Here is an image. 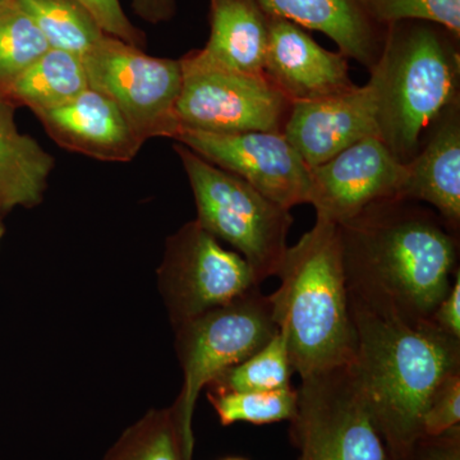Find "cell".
Segmentation results:
<instances>
[{"label":"cell","instance_id":"6da1fadb","mask_svg":"<svg viewBox=\"0 0 460 460\" xmlns=\"http://www.w3.org/2000/svg\"><path fill=\"white\" fill-rule=\"evenodd\" d=\"M338 229L352 298L413 323L431 320L459 270V234L436 211L386 199Z\"/></svg>","mask_w":460,"mask_h":460},{"label":"cell","instance_id":"7a4b0ae2","mask_svg":"<svg viewBox=\"0 0 460 460\" xmlns=\"http://www.w3.org/2000/svg\"><path fill=\"white\" fill-rule=\"evenodd\" d=\"M357 335L353 366L393 460H408L422 438L429 402L460 374V339L431 320L408 321L349 296Z\"/></svg>","mask_w":460,"mask_h":460},{"label":"cell","instance_id":"3957f363","mask_svg":"<svg viewBox=\"0 0 460 460\" xmlns=\"http://www.w3.org/2000/svg\"><path fill=\"white\" fill-rule=\"evenodd\" d=\"M277 277L280 286L269 302L293 371L305 377L352 365L357 335L338 224L316 215L313 229L288 247Z\"/></svg>","mask_w":460,"mask_h":460},{"label":"cell","instance_id":"277c9868","mask_svg":"<svg viewBox=\"0 0 460 460\" xmlns=\"http://www.w3.org/2000/svg\"><path fill=\"white\" fill-rule=\"evenodd\" d=\"M459 40L428 21L387 26L368 84L376 102L378 137L402 164L416 155L438 117L460 104Z\"/></svg>","mask_w":460,"mask_h":460},{"label":"cell","instance_id":"5b68a950","mask_svg":"<svg viewBox=\"0 0 460 460\" xmlns=\"http://www.w3.org/2000/svg\"><path fill=\"white\" fill-rule=\"evenodd\" d=\"M186 171L199 226L243 257L256 283L277 277L293 224L290 210L265 198L246 181L206 162L184 145H174Z\"/></svg>","mask_w":460,"mask_h":460},{"label":"cell","instance_id":"8992f818","mask_svg":"<svg viewBox=\"0 0 460 460\" xmlns=\"http://www.w3.org/2000/svg\"><path fill=\"white\" fill-rule=\"evenodd\" d=\"M175 352L183 385L172 410L190 447L199 396L224 371L252 356L279 332L269 296L260 288L175 326Z\"/></svg>","mask_w":460,"mask_h":460},{"label":"cell","instance_id":"52a82bcc","mask_svg":"<svg viewBox=\"0 0 460 460\" xmlns=\"http://www.w3.org/2000/svg\"><path fill=\"white\" fill-rule=\"evenodd\" d=\"M301 378L290 420L299 460H393L353 363Z\"/></svg>","mask_w":460,"mask_h":460},{"label":"cell","instance_id":"ba28073f","mask_svg":"<svg viewBox=\"0 0 460 460\" xmlns=\"http://www.w3.org/2000/svg\"><path fill=\"white\" fill-rule=\"evenodd\" d=\"M180 60L183 71L177 102L180 131L283 133L292 102L268 75L222 68L204 59L199 50Z\"/></svg>","mask_w":460,"mask_h":460},{"label":"cell","instance_id":"9c48e42d","mask_svg":"<svg viewBox=\"0 0 460 460\" xmlns=\"http://www.w3.org/2000/svg\"><path fill=\"white\" fill-rule=\"evenodd\" d=\"M81 59L91 89L113 100L144 144L178 135L177 102L183 81L180 59L148 56L109 35Z\"/></svg>","mask_w":460,"mask_h":460},{"label":"cell","instance_id":"30bf717a","mask_svg":"<svg viewBox=\"0 0 460 460\" xmlns=\"http://www.w3.org/2000/svg\"><path fill=\"white\" fill-rule=\"evenodd\" d=\"M157 287L172 329L260 288L250 265L198 220L166 239Z\"/></svg>","mask_w":460,"mask_h":460},{"label":"cell","instance_id":"8fae6325","mask_svg":"<svg viewBox=\"0 0 460 460\" xmlns=\"http://www.w3.org/2000/svg\"><path fill=\"white\" fill-rule=\"evenodd\" d=\"M172 140L288 210L310 204L311 168L281 132L217 135L181 129Z\"/></svg>","mask_w":460,"mask_h":460},{"label":"cell","instance_id":"7c38bea8","mask_svg":"<svg viewBox=\"0 0 460 460\" xmlns=\"http://www.w3.org/2000/svg\"><path fill=\"white\" fill-rule=\"evenodd\" d=\"M405 165L377 136L363 138L311 168L310 205L341 224L377 202L401 199Z\"/></svg>","mask_w":460,"mask_h":460},{"label":"cell","instance_id":"4fadbf2b","mask_svg":"<svg viewBox=\"0 0 460 460\" xmlns=\"http://www.w3.org/2000/svg\"><path fill=\"white\" fill-rule=\"evenodd\" d=\"M263 72L292 104L332 98L357 86L344 54L323 49L302 27L284 18L269 20Z\"/></svg>","mask_w":460,"mask_h":460},{"label":"cell","instance_id":"5bb4252c","mask_svg":"<svg viewBox=\"0 0 460 460\" xmlns=\"http://www.w3.org/2000/svg\"><path fill=\"white\" fill-rule=\"evenodd\" d=\"M283 135L310 168L323 164L363 138L378 137L376 102L370 84L332 98L295 102Z\"/></svg>","mask_w":460,"mask_h":460},{"label":"cell","instance_id":"9a60e30c","mask_svg":"<svg viewBox=\"0 0 460 460\" xmlns=\"http://www.w3.org/2000/svg\"><path fill=\"white\" fill-rule=\"evenodd\" d=\"M35 115L60 147L100 162H131L144 145L113 100L91 87Z\"/></svg>","mask_w":460,"mask_h":460},{"label":"cell","instance_id":"2e32d148","mask_svg":"<svg viewBox=\"0 0 460 460\" xmlns=\"http://www.w3.org/2000/svg\"><path fill=\"white\" fill-rule=\"evenodd\" d=\"M404 165L401 199L432 206L445 226L459 234L460 104L438 117Z\"/></svg>","mask_w":460,"mask_h":460},{"label":"cell","instance_id":"e0dca14e","mask_svg":"<svg viewBox=\"0 0 460 460\" xmlns=\"http://www.w3.org/2000/svg\"><path fill=\"white\" fill-rule=\"evenodd\" d=\"M268 16L284 18L302 29L329 36L348 59L368 71L385 44L386 27L378 25L361 0H256Z\"/></svg>","mask_w":460,"mask_h":460},{"label":"cell","instance_id":"ac0fdd59","mask_svg":"<svg viewBox=\"0 0 460 460\" xmlns=\"http://www.w3.org/2000/svg\"><path fill=\"white\" fill-rule=\"evenodd\" d=\"M269 20L256 0H210V38L199 56L230 71L265 74Z\"/></svg>","mask_w":460,"mask_h":460},{"label":"cell","instance_id":"d6986e66","mask_svg":"<svg viewBox=\"0 0 460 460\" xmlns=\"http://www.w3.org/2000/svg\"><path fill=\"white\" fill-rule=\"evenodd\" d=\"M56 159L18 131L14 108L0 100V213L41 204Z\"/></svg>","mask_w":460,"mask_h":460},{"label":"cell","instance_id":"ffe728a7","mask_svg":"<svg viewBox=\"0 0 460 460\" xmlns=\"http://www.w3.org/2000/svg\"><path fill=\"white\" fill-rule=\"evenodd\" d=\"M89 87L80 57L49 49L3 91L0 100L36 114L71 102Z\"/></svg>","mask_w":460,"mask_h":460},{"label":"cell","instance_id":"44dd1931","mask_svg":"<svg viewBox=\"0 0 460 460\" xmlns=\"http://www.w3.org/2000/svg\"><path fill=\"white\" fill-rule=\"evenodd\" d=\"M17 3L32 18L50 49L83 58L107 36L77 0H17Z\"/></svg>","mask_w":460,"mask_h":460},{"label":"cell","instance_id":"7402d4cb","mask_svg":"<svg viewBox=\"0 0 460 460\" xmlns=\"http://www.w3.org/2000/svg\"><path fill=\"white\" fill-rule=\"evenodd\" d=\"M172 407L151 410L129 426L104 460H193Z\"/></svg>","mask_w":460,"mask_h":460},{"label":"cell","instance_id":"603a6c76","mask_svg":"<svg viewBox=\"0 0 460 460\" xmlns=\"http://www.w3.org/2000/svg\"><path fill=\"white\" fill-rule=\"evenodd\" d=\"M293 374L287 339L279 332L252 356L224 371L208 387L228 392H272L292 385Z\"/></svg>","mask_w":460,"mask_h":460},{"label":"cell","instance_id":"cb8c5ba5","mask_svg":"<svg viewBox=\"0 0 460 460\" xmlns=\"http://www.w3.org/2000/svg\"><path fill=\"white\" fill-rule=\"evenodd\" d=\"M49 49L47 39L17 0H5L0 7V95Z\"/></svg>","mask_w":460,"mask_h":460},{"label":"cell","instance_id":"d4e9b609","mask_svg":"<svg viewBox=\"0 0 460 460\" xmlns=\"http://www.w3.org/2000/svg\"><path fill=\"white\" fill-rule=\"evenodd\" d=\"M208 399L223 426L237 422L269 425L295 419L298 389L293 385L272 392L208 389Z\"/></svg>","mask_w":460,"mask_h":460},{"label":"cell","instance_id":"484cf974","mask_svg":"<svg viewBox=\"0 0 460 460\" xmlns=\"http://www.w3.org/2000/svg\"><path fill=\"white\" fill-rule=\"evenodd\" d=\"M361 3L372 20L386 29L399 21H428L460 38V0H361Z\"/></svg>","mask_w":460,"mask_h":460},{"label":"cell","instance_id":"4316f807","mask_svg":"<svg viewBox=\"0 0 460 460\" xmlns=\"http://www.w3.org/2000/svg\"><path fill=\"white\" fill-rule=\"evenodd\" d=\"M460 425V374L447 378L429 402L422 419V436L443 435Z\"/></svg>","mask_w":460,"mask_h":460},{"label":"cell","instance_id":"83f0119b","mask_svg":"<svg viewBox=\"0 0 460 460\" xmlns=\"http://www.w3.org/2000/svg\"><path fill=\"white\" fill-rule=\"evenodd\" d=\"M111 38L122 40L132 47L141 48L146 44L144 32L133 26L124 13L119 0H77Z\"/></svg>","mask_w":460,"mask_h":460},{"label":"cell","instance_id":"f1b7e54d","mask_svg":"<svg viewBox=\"0 0 460 460\" xmlns=\"http://www.w3.org/2000/svg\"><path fill=\"white\" fill-rule=\"evenodd\" d=\"M408 460H460V426L434 438L422 436Z\"/></svg>","mask_w":460,"mask_h":460},{"label":"cell","instance_id":"f546056e","mask_svg":"<svg viewBox=\"0 0 460 460\" xmlns=\"http://www.w3.org/2000/svg\"><path fill=\"white\" fill-rule=\"evenodd\" d=\"M431 321L441 332L460 339V270L454 275L449 292L432 314Z\"/></svg>","mask_w":460,"mask_h":460},{"label":"cell","instance_id":"4dcf8cb0","mask_svg":"<svg viewBox=\"0 0 460 460\" xmlns=\"http://www.w3.org/2000/svg\"><path fill=\"white\" fill-rule=\"evenodd\" d=\"M133 11L150 23L171 20L175 12V0H132Z\"/></svg>","mask_w":460,"mask_h":460},{"label":"cell","instance_id":"1f68e13d","mask_svg":"<svg viewBox=\"0 0 460 460\" xmlns=\"http://www.w3.org/2000/svg\"><path fill=\"white\" fill-rule=\"evenodd\" d=\"M5 228L4 224H3L2 213H0V242H2L3 235H4Z\"/></svg>","mask_w":460,"mask_h":460},{"label":"cell","instance_id":"d6a6232c","mask_svg":"<svg viewBox=\"0 0 460 460\" xmlns=\"http://www.w3.org/2000/svg\"><path fill=\"white\" fill-rule=\"evenodd\" d=\"M223 460H246L242 458H228V459H223Z\"/></svg>","mask_w":460,"mask_h":460},{"label":"cell","instance_id":"836d02e7","mask_svg":"<svg viewBox=\"0 0 460 460\" xmlns=\"http://www.w3.org/2000/svg\"><path fill=\"white\" fill-rule=\"evenodd\" d=\"M4 2H5V0H0V7H2L3 3H4Z\"/></svg>","mask_w":460,"mask_h":460}]
</instances>
